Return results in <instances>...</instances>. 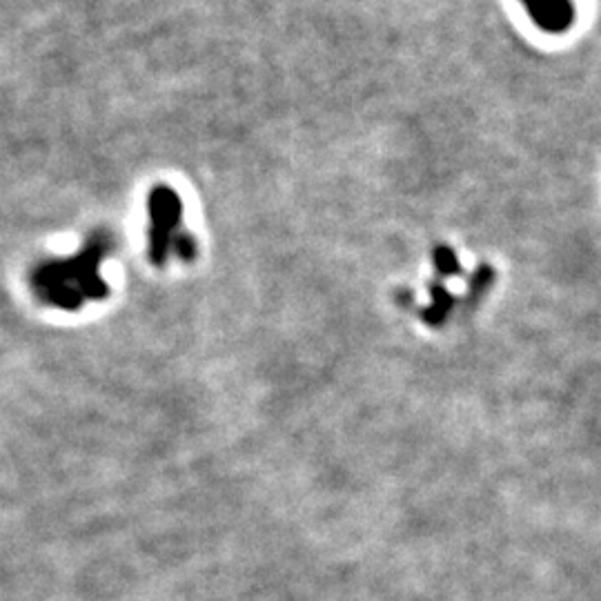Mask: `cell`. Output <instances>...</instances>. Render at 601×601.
Segmentation results:
<instances>
[{
  "label": "cell",
  "mask_w": 601,
  "mask_h": 601,
  "mask_svg": "<svg viewBox=\"0 0 601 601\" xmlns=\"http://www.w3.org/2000/svg\"><path fill=\"white\" fill-rule=\"evenodd\" d=\"M101 252L90 248L74 259H45L29 272V288L38 299L61 310H78L92 297H101L105 285L96 277Z\"/></svg>",
  "instance_id": "6da1fadb"
}]
</instances>
